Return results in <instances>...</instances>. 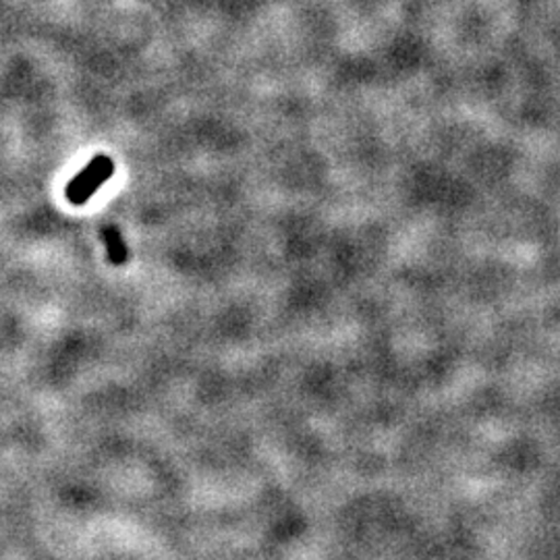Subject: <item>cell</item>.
I'll use <instances>...</instances> for the list:
<instances>
[{
    "label": "cell",
    "mask_w": 560,
    "mask_h": 560,
    "mask_svg": "<svg viewBox=\"0 0 560 560\" xmlns=\"http://www.w3.org/2000/svg\"><path fill=\"white\" fill-rule=\"evenodd\" d=\"M115 175V162L106 154H98L85 168H81L80 175L67 185V200L73 206H83L94 198V194L101 189L106 180Z\"/></svg>",
    "instance_id": "cell-1"
},
{
    "label": "cell",
    "mask_w": 560,
    "mask_h": 560,
    "mask_svg": "<svg viewBox=\"0 0 560 560\" xmlns=\"http://www.w3.org/2000/svg\"><path fill=\"white\" fill-rule=\"evenodd\" d=\"M102 241H104V247H106V256L108 261L113 266H122L129 260V249H127V243L122 240L119 229L113 226V224H106L102 229Z\"/></svg>",
    "instance_id": "cell-2"
}]
</instances>
